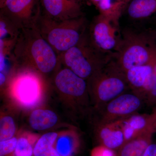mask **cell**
<instances>
[{"label": "cell", "instance_id": "1", "mask_svg": "<svg viewBox=\"0 0 156 156\" xmlns=\"http://www.w3.org/2000/svg\"><path fill=\"white\" fill-rule=\"evenodd\" d=\"M13 58L49 73L60 61L59 55L42 36L35 24L20 30L13 48Z\"/></svg>", "mask_w": 156, "mask_h": 156}, {"label": "cell", "instance_id": "2", "mask_svg": "<svg viewBox=\"0 0 156 156\" xmlns=\"http://www.w3.org/2000/svg\"><path fill=\"white\" fill-rule=\"evenodd\" d=\"M86 25L83 16L57 21L41 14L35 23L42 36L59 56L80 43L85 35Z\"/></svg>", "mask_w": 156, "mask_h": 156}, {"label": "cell", "instance_id": "3", "mask_svg": "<svg viewBox=\"0 0 156 156\" xmlns=\"http://www.w3.org/2000/svg\"><path fill=\"white\" fill-rule=\"evenodd\" d=\"M59 56L60 61L67 68L84 80L104 67L113 57L95 49L86 35L78 44Z\"/></svg>", "mask_w": 156, "mask_h": 156}, {"label": "cell", "instance_id": "4", "mask_svg": "<svg viewBox=\"0 0 156 156\" xmlns=\"http://www.w3.org/2000/svg\"><path fill=\"white\" fill-rule=\"evenodd\" d=\"M154 35L127 33L123 35L119 49L114 56L115 64L123 73L150 63L156 45Z\"/></svg>", "mask_w": 156, "mask_h": 156}, {"label": "cell", "instance_id": "5", "mask_svg": "<svg viewBox=\"0 0 156 156\" xmlns=\"http://www.w3.org/2000/svg\"><path fill=\"white\" fill-rule=\"evenodd\" d=\"M90 78L96 101L101 106L130 89L125 73L114 61L109 62Z\"/></svg>", "mask_w": 156, "mask_h": 156}, {"label": "cell", "instance_id": "6", "mask_svg": "<svg viewBox=\"0 0 156 156\" xmlns=\"http://www.w3.org/2000/svg\"><path fill=\"white\" fill-rule=\"evenodd\" d=\"M119 27V25L99 14L90 26L89 41L101 53L114 56L122 40Z\"/></svg>", "mask_w": 156, "mask_h": 156}, {"label": "cell", "instance_id": "7", "mask_svg": "<svg viewBox=\"0 0 156 156\" xmlns=\"http://www.w3.org/2000/svg\"><path fill=\"white\" fill-rule=\"evenodd\" d=\"M143 102L142 97L132 91L124 92L101 106L99 124L124 119L137 113Z\"/></svg>", "mask_w": 156, "mask_h": 156}, {"label": "cell", "instance_id": "8", "mask_svg": "<svg viewBox=\"0 0 156 156\" xmlns=\"http://www.w3.org/2000/svg\"><path fill=\"white\" fill-rule=\"evenodd\" d=\"M1 9L20 29L35 24L41 14L40 0H6Z\"/></svg>", "mask_w": 156, "mask_h": 156}, {"label": "cell", "instance_id": "9", "mask_svg": "<svg viewBox=\"0 0 156 156\" xmlns=\"http://www.w3.org/2000/svg\"><path fill=\"white\" fill-rule=\"evenodd\" d=\"M44 15L57 21L83 16L80 0H40Z\"/></svg>", "mask_w": 156, "mask_h": 156}, {"label": "cell", "instance_id": "10", "mask_svg": "<svg viewBox=\"0 0 156 156\" xmlns=\"http://www.w3.org/2000/svg\"><path fill=\"white\" fill-rule=\"evenodd\" d=\"M55 83L58 90L73 97L80 98L87 92V86L85 80L67 68L61 70L56 75Z\"/></svg>", "mask_w": 156, "mask_h": 156}, {"label": "cell", "instance_id": "11", "mask_svg": "<svg viewBox=\"0 0 156 156\" xmlns=\"http://www.w3.org/2000/svg\"><path fill=\"white\" fill-rule=\"evenodd\" d=\"M124 73L131 91L138 94L143 98L154 76L151 62L148 64L133 68Z\"/></svg>", "mask_w": 156, "mask_h": 156}, {"label": "cell", "instance_id": "12", "mask_svg": "<svg viewBox=\"0 0 156 156\" xmlns=\"http://www.w3.org/2000/svg\"><path fill=\"white\" fill-rule=\"evenodd\" d=\"M123 119L112 122L99 124L98 132L101 145L112 151L119 150L125 142Z\"/></svg>", "mask_w": 156, "mask_h": 156}, {"label": "cell", "instance_id": "13", "mask_svg": "<svg viewBox=\"0 0 156 156\" xmlns=\"http://www.w3.org/2000/svg\"><path fill=\"white\" fill-rule=\"evenodd\" d=\"M156 120V110L151 114L136 113L124 119L123 128L126 142L152 128Z\"/></svg>", "mask_w": 156, "mask_h": 156}, {"label": "cell", "instance_id": "14", "mask_svg": "<svg viewBox=\"0 0 156 156\" xmlns=\"http://www.w3.org/2000/svg\"><path fill=\"white\" fill-rule=\"evenodd\" d=\"M152 128L127 140L118 150V156H143L146 150L152 142Z\"/></svg>", "mask_w": 156, "mask_h": 156}, {"label": "cell", "instance_id": "15", "mask_svg": "<svg viewBox=\"0 0 156 156\" xmlns=\"http://www.w3.org/2000/svg\"><path fill=\"white\" fill-rule=\"evenodd\" d=\"M130 0H101L96 7L99 14L119 25L120 17Z\"/></svg>", "mask_w": 156, "mask_h": 156}, {"label": "cell", "instance_id": "16", "mask_svg": "<svg viewBox=\"0 0 156 156\" xmlns=\"http://www.w3.org/2000/svg\"><path fill=\"white\" fill-rule=\"evenodd\" d=\"M57 115L52 111L37 109L31 114L29 123L33 129L42 131L52 128L57 123Z\"/></svg>", "mask_w": 156, "mask_h": 156}, {"label": "cell", "instance_id": "17", "mask_svg": "<svg viewBox=\"0 0 156 156\" xmlns=\"http://www.w3.org/2000/svg\"><path fill=\"white\" fill-rule=\"evenodd\" d=\"M128 12L133 19L150 17L156 13V0H132L128 5Z\"/></svg>", "mask_w": 156, "mask_h": 156}, {"label": "cell", "instance_id": "18", "mask_svg": "<svg viewBox=\"0 0 156 156\" xmlns=\"http://www.w3.org/2000/svg\"><path fill=\"white\" fill-rule=\"evenodd\" d=\"M57 136L54 132L44 134L34 147V156H60L53 146Z\"/></svg>", "mask_w": 156, "mask_h": 156}, {"label": "cell", "instance_id": "19", "mask_svg": "<svg viewBox=\"0 0 156 156\" xmlns=\"http://www.w3.org/2000/svg\"><path fill=\"white\" fill-rule=\"evenodd\" d=\"M17 95L23 103H33L36 100L38 93V87L36 81L24 78L21 80L17 84Z\"/></svg>", "mask_w": 156, "mask_h": 156}, {"label": "cell", "instance_id": "20", "mask_svg": "<svg viewBox=\"0 0 156 156\" xmlns=\"http://www.w3.org/2000/svg\"><path fill=\"white\" fill-rule=\"evenodd\" d=\"M79 145V140L76 136H63L58 138L54 147L60 156H73Z\"/></svg>", "mask_w": 156, "mask_h": 156}, {"label": "cell", "instance_id": "21", "mask_svg": "<svg viewBox=\"0 0 156 156\" xmlns=\"http://www.w3.org/2000/svg\"><path fill=\"white\" fill-rule=\"evenodd\" d=\"M16 131V127L12 117H3L0 122V140H8L13 138Z\"/></svg>", "mask_w": 156, "mask_h": 156}, {"label": "cell", "instance_id": "22", "mask_svg": "<svg viewBox=\"0 0 156 156\" xmlns=\"http://www.w3.org/2000/svg\"><path fill=\"white\" fill-rule=\"evenodd\" d=\"M34 148L28 140L21 137L17 140L14 151L15 156H32L33 154Z\"/></svg>", "mask_w": 156, "mask_h": 156}, {"label": "cell", "instance_id": "23", "mask_svg": "<svg viewBox=\"0 0 156 156\" xmlns=\"http://www.w3.org/2000/svg\"><path fill=\"white\" fill-rule=\"evenodd\" d=\"M18 139L13 137L8 140L0 142V156H6L14 152Z\"/></svg>", "mask_w": 156, "mask_h": 156}, {"label": "cell", "instance_id": "24", "mask_svg": "<svg viewBox=\"0 0 156 156\" xmlns=\"http://www.w3.org/2000/svg\"><path fill=\"white\" fill-rule=\"evenodd\" d=\"M114 152V151L101 145L93 150L91 156H117Z\"/></svg>", "mask_w": 156, "mask_h": 156}, {"label": "cell", "instance_id": "25", "mask_svg": "<svg viewBox=\"0 0 156 156\" xmlns=\"http://www.w3.org/2000/svg\"><path fill=\"white\" fill-rule=\"evenodd\" d=\"M143 156H156V143L152 142L150 144Z\"/></svg>", "mask_w": 156, "mask_h": 156}, {"label": "cell", "instance_id": "26", "mask_svg": "<svg viewBox=\"0 0 156 156\" xmlns=\"http://www.w3.org/2000/svg\"><path fill=\"white\" fill-rule=\"evenodd\" d=\"M151 63L152 66L154 74L156 76V45L155 47L153 56L152 59L151 61Z\"/></svg>", "mask_w": 156, "mask_h": 156}, {"label": "cell", "instance_id": "27", "mask_svg": "<svg viewBox=\"0 0 156 156\" xmlns=\"http://www.w3.org/2000/svg\"><path fill=\"white\" fill-rule=\"evenodd\" d=\"M5 76L2 73H0V85H1V86L5 83Z\"/></svg>", "mask_w": 156, "mask_h": 156}, {"label": "cell", "instance_id": "28", "mask_svg": "<svg viewBox=\"0 0 156 156\" xmlns=\"http://www.w3.org/2000/svg\"><path fill=\"white\" fill-rule=\"evenodd\" d=\"M89 2H90L93 5L97 7L98 3L101 0H89Z\"/></svg>", "mask_w": 156, "mask_h": 156}, {"label": "cell", "instance_id": "29", "mask_svg": "<svg viewBox=\"0 0 156 156\" xmlns=\"http://www.w3.org/2000/svg\"><path fill=\"white\" fill-rule=\"evenodd\" d=\"M152 128L154 132V133H155L156 132V120L154 122Z\"/></svg>", "mask_w": 156, "mask_h": 156}, {"label": "cell", "instance_id": "30", "mask_svg": "<svg viewBox=\"0 0 156 156\" xmlns=\"http://www.w3.org/2000/svg\"><path fill=\"white\" fill-rule=\"evenodd\" d=\"M6 0H0V8H2Z\"/></svg>", "mask_w": 156, "mask_h": 156}, {"label": "cell", "instance_id": "31", "mask_svg": "<svg viewBox=\"0 0 156 156\" xmlns=\"http://www.w3.org/2000/svg\"><path fill=\"white\" fill-rule=\"evenodd\" d=\"M154 35L156 37V23L155 26V30L154 34Z\"/></svg>", "mask_w": 156, "mask_h": 156}, {"label": "cell", "instance_id": "32", "mask_svg": "<svg viewBox=\"0 0 156 156\" xmlns=\"http://www.w3.org/2000/svg\"></svg>", "mask_w": 156, "mask_h": 156}]
</instances>
